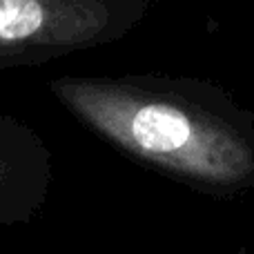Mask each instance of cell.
Segmentation results:
<instances>
[{
	"label": "cell",
	"instance_id": "obj_1",
	"mask_svg": "<svg viewBox=\"0 0 254 254\" xmlns=\"http://www.w3.org/2000/svg\"><path fill=\"white\" fill-rule=\"evenodd\" d=\"M52 96L134 163L212 198L254 188V112L205 78L61 76Z\"/></svg>",
	"mask_w": 254,
	"mask_h": 254
},
{
	"label": "cell",
	"instance_id": "obj_2",
	"mask_svg": "<svg viewBox=\"0 0 254 254\" xmlns=\"http://www.w3.org/2000/svg\"><path fill=\"white\" fill-rule=\"evenodd\" d=\"M152 0H0V71L125 38Z\"/></svg>",
	"mask_w": 254,
	"mask_h": 254
},
{
	"label": "cell",
	"instance_id": "obj_3",
	"mask_svg": "<svg viewBox=\"0 0 254 254\" xmlns=\"http://www.w3.org/2000/svg\"><path fill=\"white\" fill-rule=\"evenodd\" d=\"M52 181L54 163L47 143L27 123L0 114V228L36 219Z\"/></svg>",
	"mask_w": 254,
	"mask_h": 254
},
{
	"label": "cell",
	"instance_id": "obj_4",
	"mask_svg": "<svg viewBox=\"0 0 254 254\" xmlns=\"http://www.w3.org/2000/svg\"><path fill=\"white\" fill-rule=\"evenodd\" d=\"M237 254H246V250H239V252H237Z\"/></svg>",
	"mask_w": 254,
	"mask_h": 254
}]
</instances>
